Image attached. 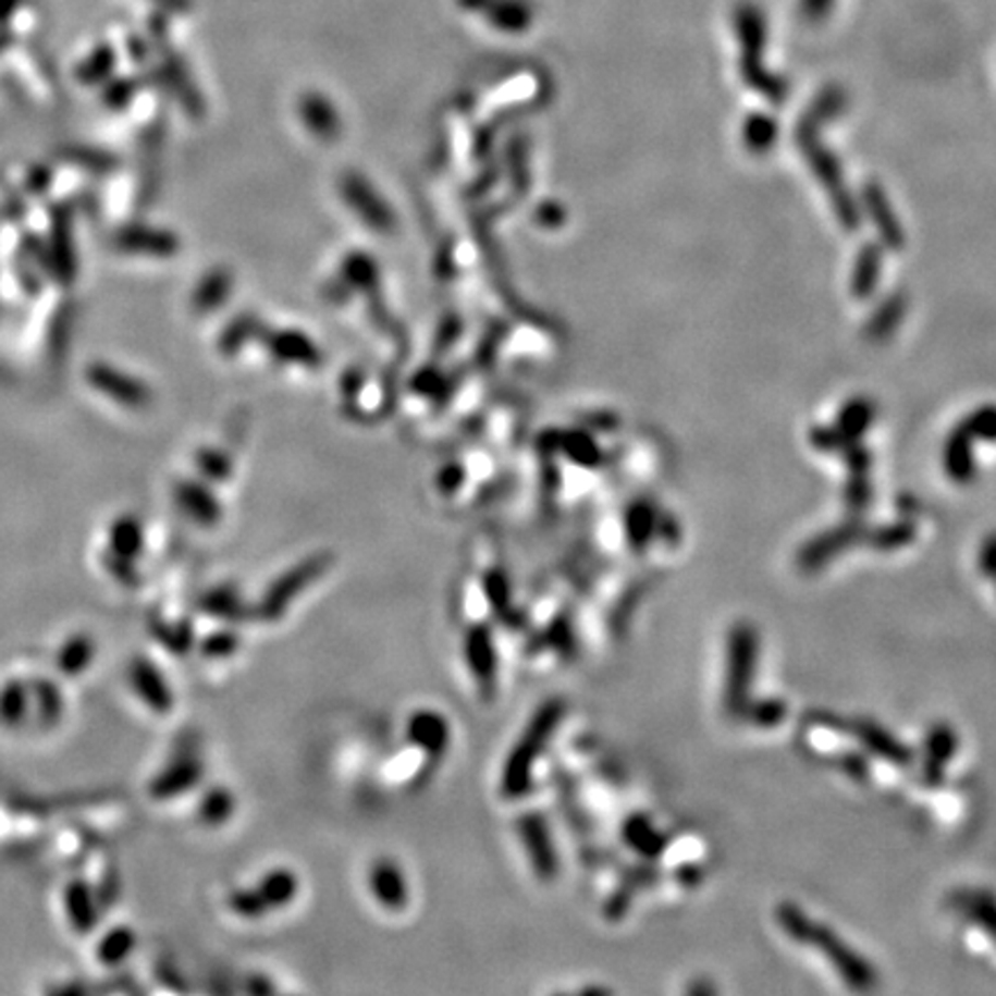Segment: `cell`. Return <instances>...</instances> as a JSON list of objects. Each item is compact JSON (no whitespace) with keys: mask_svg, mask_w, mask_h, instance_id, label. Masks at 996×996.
<instances>
[{"mask_svg":"<svg viewBox=\"0 0 996 996\" xmlns=\"http://www.w3.org/2000/svg\"><path fill=\"white\" fill-rule=\"evenodd\" d=\"M406 736L408 743L416 746L429 759L445 757L453 740L451 722L434 709H420L411 713L406 722Z\"/></svg>","mask_w":996,"mask_h":996,"instance_id":"obj_10","label":"cell"},{"mask_svg":"<svg viewBox=\"0 0 996 996\" xmlns=\"http://www.w3.org/2000/svg\"><path fill=\"white\" fill-rule=\"evenodd\" d=\"M979 563H981V570L985 577L996 579V533H989L985 538V542L981 546Z\"/></svg>","mask_w":996,"mask_h":996,"instance_id":"obj_39","label":"cell"},{"mask_svg":"<svg viewBox=\"0 0 996 996\" xmlns=\"http://www.w3.org/2000/svg\"><path fill=\"white\" fill-rule=\"evenodd\" d=\"M550 643H552V649H558L565 655H570L575 651V632H573L570 623L565 616L556 618L552 623V639H550Z\"/></svg>","mask_w":996,"mask_h":996,"instance_id":"obj_36","label":"cell"},{"mask_svg":"<svg viewBox=\"0 0 996 996\" xmlns=\"http://www.w3.org/2000/svg\"><path fill=\"white\" fill-rule=\"evenodd\" d=\"M876 416V408L870 399L865 397H853L849 399L843 411L837 416V429L851 441H861V436L872 427Z\"/></svg>","mask_w":996,"mask_h":996,"instance_id":"obj_22","label":"cell"},{"mask_svg":"<svg viewBox=\"0 0 996 996\" xmlns=\"http://www.w3.org/2000/svg\"><path fill=\"white\" fill-rule=\"evenodd\" d=\"M367 884L374 895V900L385 911L399 913L408 907V882L393 858H377L372 868H369Z\"/></svg>","mask_w":996,"mask_h":996,"instance_id":"obj_12","label":"cell"},{"mask_svg":"<svg viewBox=\"0 0 996 996\" xmlns=\"http://www.w3.org/2000/svg\"><path fill=\"white\" fill-rule=\"evenodd\" d=\"M845 501L847 507L853 513H861L872 501V487L868 476H851L845 487Z\"/></svg>","mask_w":996,"mask_h":996,"instance_id":"obj_34","label":"cell"},{"mask_svg":"<svg viewBox=\"0 0 996 996\" xmlns=\"http://www.w3.org/2000/svg\"><path fill=\"white\" fill-rule=\"evenodd\" d=\"M863 206H865L868 214L872 218V222H874V226L878 231V236H882V243L888 249H902L907 245V236H905L900 222H897V214L893 212V208L888 204L884 187L878 185L876 181H868L865 183V187H863Z\"/></svg>","mask_w":996,"mask_h":996,"instance_id":"obj_14","label":"cell"},{"mask_svg":"<svg viewBox=\"0 0 996 996\" xmlns=\"http://www.w3.org/2000/svg\"><path fill=\"white\" fill-rule=\"evenodd\" d=\"M839 455L845 457V464L851 476H868L870 464H872V455L868 447H863L858 441H851Z\"/></svg>","mask_w":996,"mask_h":996,"instance_id":"obj_35","label":"cell"},{"mask_svg":"<svg viewBox=\"0 0 996 996\" xmlns=\"http://www.w3.org/2000/svg\"><path fill=\"white\" fill-rule=\"evenodd\" d=\"M657 511L649 501H637L625 513V540L632 546V552L649 550L657 533Z\"/></svg>","mask_w":996,"mask_h":996,"instance_id":"obj_18","label":"cell"},{"mask_svg":"<svg viewBox=\"0 0 996 996\" xmlns=\"http://www.w3.org/2000/svg\"><path fill=\"white\" fill-rule=\"evenodd\" d=\"M701 876H704V872H701L697 865H686L683 870H678V878H680V882H686L688 886L699 884Z\"/></svg>","mask_w":996,"mask_h":996,"instance_id":"obj_41","label":"cell"},{"mask_svg":"<svg viewBox=\"0 0 996 996\" xmlns=\"http://www.w3.org/2000/svg\"><path fill=\"white\" fill-rule=\"evenodd\" d=\"M806 944L814 946L819 952H822L833 964V969L839 973V979H843L851 989L870 992L876 987L878 975H876L874 967L865 960L861 952H856L833 927H826L822 923L812 921Z\"/></svg>","mask_w":996,"mask_h":996,"instance_id":"obj_4","label":"cell"},{"mask_svg":"<svg viewBox=\"0 0 996 996\" xmlns=\"http://www.w3.org/2000/svg\"><path fill=\"white\" fill-rule=\"evenodd\" d=\"M236 647H238V637L236 635H233V632H218V635H212L206 641V653L214 655V657H224V655H231L233 651H236Z\"/></svg>","mask_w":996,"mask_h":996,"instance_id":"obj_38","label":"cell"},{"mask_svg":"<svg viewBox=\"0 0 996 996\" xmlns=\"http://www.w3.org/2000/svg\"><path fill=\"white\" fill-rule=\"evenodd\" d=\"M519 837L536 876L542 878V882H552V878H556L558 856L550 826H546L544 819L540 814H524L519 819Z\"/></svg>","mask_w":996,"mask_h":996,"instance_id":"obj_9","label":"cell"},{"mask_svg":"<svg viewBox=\"0 0 996 996\" xmlns=\"http://www.w3.org/2000/svg\"><path fill=\"white\" fill-rule=\"evenodd\" d=\"M199 773H201V766L197 764V761H185V764L175 766L171 771V775L162 777L158 791H162V796H175V791L189 789L194 783H197Z\"/></svg>","mask_w":996,"mask_h":996,"instance_id":"obj_31","label":"cell"},{"mask_svg":"<svg viewBox=\"0 0 996 996\" xmlns=\"http://www.w3.org/2000/svg\"><path fill=\"white\" fill-rule=\"evenodd\" d=\"M206 607L210 614L214 616H220V618H226V620H238L245 616V604H243V598L233 591V589H214L208 600H206Z\"/></svg>","mask_w":996,"mask_h":996,"instance_id":"obj_28","label":"cell"},{"mask_svg":"<svg viewBox=\"0 0 996 996\" xmlns=\"http://www.w3.org/2000/svg\"><path fill=\"white\" fill-rule=\"evenodd\" d=\"M229 907L231 911L245 918V921H257V918L266 915L268 913V907L266 902L261 900V895L257 890V886L254 888H236L231 895H229Z\"/></svg>","mask_w":996,"mask_h":996,"instance_id":"obj_29","label":"cell"},{"mask_svg":"<svg viewBox=\"0 0 996 996\" xmlns=\"http://www.w3.org/2000/svg\"><path fill=\"white\" fill-rule=\"evenodd\" d=\"M819 127H822V123H816L812 115L806 113L803 121L798 123L796 142H798L800 150H803L806 160L810 162V169L814 171L816 179L822 181V185L833 197V210L837 214L839 224H843L847 231H856L858 226H861V210H858V204L853 201L849 189L845 187L843 169H839L837 158L828 148H824L822 139H819Z\"/></svg>","mask_w":996,"mask_h":996,"instance_id":"obj_2","label":"cell"},{"mask_svg":"<svg viewBox=\"0 0 996 996\" xmlns=\"http://www.w3.org/2000/svg\"><path fill=\"white\" fill-rule=\"evenodd\" d=\"M915 540V526L909 521H897L888 526H878V529H870L865 544H870L872 550L878 552H893V550H902V546H909Z\"/></svg>","mask_w":996,"mask_h":996,"instance_id":"obj_23","label":"cell"},{"mask_svg":"<svg viewBox=\"0 0 996 996\" xmlns=\"http://www.w3.org/2000/svg\"><path fill=\"white\" fill-rule=\"evenodd\" d=\"M787 704L783 699H777V697H768V699H759V701H748V706L743 711V720H748L750 725L754 727H761V729H771V727H777V725H783L785 717H787Z\"/></svg>","mask_w":996,"mask_h":996,"instance_id":"obj_24","label":"cell"},{"mask_svg":"<svg viewBox=\"0 0 996 996\" xmlns=\"http://www.w3.org/2000/svg\"><path fill=\"white\" fill-rule=\"evenodd\" d=\"M662 540H667L669 544H678L680 540V526L672 515H657V533Z\"/></svg>","mask_w":996,"mask_h":996,"instance_id":"obj_40","label":"cell"},{"mask_svg":"<svg viewBox=\"0 0 996 996\" xmlns=\"http://www.w3.org/2000/svg\"><path fill=\"white\" fill-rule=\"evenodd\" d=\"M743 139L750 152L764 155L773 148L777 139V123L766 113H752L743 127Z\"/></svg>","mask_w":996,"mask_h":996,"instance_id":"obj_25","label":"cell"},{"mask_svg":"<svg viewBox=\"0 0 996 996\" xmlns=\"http://www.w3.org/2000/svg\"><path fill=\"white\" fill-rule=\"evenodd\" d=\"M868 531L870 529L861 519H851V521L835 526V529H831L822 536L808 540L798 552V558H796L798 568L803 573H816L819 568H824L828 561L843 554L845 550H851V546H856V544H863L868 538Z\"/></svg>","mask_w":996,"mask_h":996,"instance_id":"obj_6","label":"cell"},{"mask_svg":"<svg viewBox=\"0 0 996 996\" xmlns=\"http://www.w3.org/2000/svg\"><path fill=\"white\" fill-rule=\"evenodd\" d=\"M257 890H259L261 900L266 902V907L270 911V909L288 907L298 897L300 886H298V876L296 874H293L286 868H278V870L266 872L259 878Z\"/></svg>","mask_w":996,"mask_h":996,"instance_id":"obj_19","label":"cell"},{"mask_svg":"<svg viewBox=\"0 0 996 996\" xmlns=\"http://www.w3.org/2000/svg\"><path fill=\"white\" fill-rule=\"evenodd\" d=\"M971 436L962 425H957L944 447V468L952 482L969 484L975 478V462H973V447Z\"/></svg>","mask_w":996,"mask_h":996,"instance_id":"obj_15","label":"cell"},{"mask_svg":"<svg viewBox=\"0 0 996 996\" xmlns=\"http://www.w3.org/2000/svg\"><path fill=\"white\" fill-rule=\"evenodd\" d=\"M565 711H568L565 699H561V697L546 699L544 704L533 713L529 725L524 727L519 740L513 746L511 754H507L505 764H503L501 794L505 798L515 800V798L529 794L531 783H533V768L538 764V759L542 757V752L546 750V746H550V738L561 727Z\"/></svg>","mask_w":996,"mask_h":996,"instance_id":"obj_1","label":"cell"},{"mask_svg":"<svg viewBox=\"0 0 996 996\" xmlns=\"http://www.w3.org/2000/svg\"><path fill=\"white\" fill-rule=\"evenodd\" d=\"M948 907L962 911L975 925H981L996 942V897L987 890H955Z\"/></svg>","mask_w":996,"mask_h":996,"instance_id":"obj_16","label":"cell"},{"mask_svg":"<svg viewBox=\"0 0 996 996\" xmlns=\"http://www.w3.org/2000/svg\"><path fill=\"white\" fill-rule=\"evenodd\" d=\"M960 425L967 429V434L971 439L996 443V406L994 404L975 408V411L971 416H967V420Z\"/></svg>","mask_w":996,"mask_h":996,"instance_id":"obj_30","label":"cell"},{"mask_svg":"<svg viewBox=\"0 0 996 996\" xmlns=\"http://www.w3.org/2000/svg\"><path fill=\"white\" fill-rule=\"evenodd\" d=\"M837 764H839V768H843L849 777L858 779V783H865L868 775H870L868 759H865L863 754H858V752H845V754H839Z\"/></svg>","mask_w":996,"mask_h":996,"instance_id":"obj_37","label":"cell"},{"mask_svg":"<svg viewBox=\"0 0 996 996\" xmlns=\"http://www.w3.org/2000/svg\"><path fill=\"white\" fill-rule=\"evenodd\" d=\"M810 441L812 445L816 447V451H824V453H843L845 447L851 443V439H847L843 432H839L837 427H814L812 429V434H810Z\"/></svg>","mask_w":996,"mask_h":996,"instance_id":"obj_33","label":"cell"},{"mask_svg":"<svg viewBox=\"0 0 996 996\" xmlns=\"http://www.w3.org/2000/svg\"><path fill=\"white\" fill-rule=\"evenodd\" d=\"M233 810H236V800H233L229 789H212V791H208V796L204 798V803H201V816H204V822L210 824V826H218V824L229 822Z\"/></svg>","mask_w":996,"mask_h":996,"instance_id":"obj_27","label":"cell"},{"mask_svg":"<svg viewBox=\"0 0 996 996\" xmlns=\"http://www.w3.org/2000/svg\"><path fill=\"white\" fill-rule=\"evenodd\" d=\"M775 915H777V925L783 927V932L789 936V939H794L796 944H806L812 921L803 909H800L796 902H783L775 909Z\"/></svg>","mask_w":996,"mask_h":996,"instance_id":"obj_26","label":"cell"},{"mask_svg":"<svg viewBox=\"0 0 996 996\" xmlns=\"http://www.w3.org/2000/svg\"><path fill=\"white\" fill-rule=\"evenodd\" d=\"M328 556H311L298 565H293L291 570H286L268 586V591L259 604V616L266 620L282 618L288 610V604L296 600L307 586L315 583L328 570Z\"/></svg>","mask_w":996,"mask_h":996,"instance_id":"obj_5","label":"cell"},{"mask_svg":"<svg viewBox=\"0 0 996 996\" xmlns=\"http://www.w3.org/2000/svg\"><path fill=\"white\" fill-rule=\"evenodd\" d=\"M905 311H907V296L905 293H893L888 300L878 305L874 317L865 325V337L870 342H886L895 332V328L902 323Z\"/></svg>","mask_w":996,"mask_h":996,"instance_id":"obj_21","label":"cell"},{"mask_svg":"<svg viewBox=\"0 0 996 996\" xmlns=\"http://www.w3.org/2000/svg\"><path fill=\"white\" fill-rule=\"evenodd\" d=\"M759 660V632L752 623L738 620L727 639V676H725V711L740 717L750 701L752 678Z\"/></svg>","mask_w":996,"mask_h":996,"instance_id":"obj_3","label":"cell"},{"mask_svg":"<svg viewBox=\"0 0 996 996\" xmlns=\"http://www.w3.org/2000/svg\"><path fill=\"white\" fill-rule=\"evenodd\" d=\"M847 734H853L858 738V743H861L870 754L888 761V764H895V766L913 764V750L907 748L905 743H900V740H897L886 727H882L874 720H868V717L849 720Z\"/></svg>","mask_w":996,"mask_h":996,"instance_id":"obj_11","label":"cell"},{"mask_svg":"<svg viewBox=\"0 0 996 996\" xmlns=\"http://www.w3.org/2000/svg\"><path fill=\"white\" fill-rule=\"evenodd\" d=\"M484 595L490 600L494 612L507 610V604H511V583H507L503 570H490V575L484 577Z\"/></svg>","mask_w":996,"mask_h":996,"instance_id":"obj_32","label":"cell"},{"mask_svg":"<svg viewBox=\"0 0 996 996\" xmlns=\"http://www.w3.org/2000/svg\"><path fill=\"white\" fill-rule=\"evenodd\" d=\"M623 839H625V845H630L639 856L649 858V861L662 856L664 849H667V845H669V837L655 831L651 819L643 814H632L625 819Z\"/></svg>","mask_w":996,"mask_h":996,"instance_id":"obj_17","label":"cell"},{"mask_svg":"<svg viewBox=\"0 0 996 996\" xmlns=\"http://www.w3.org/2000/svg\"><path fill=\"white\" fill-rule=\"evenodd\" d=\"M882 257H884V245L868 243L861 254H858L856 266H853V280H851V291L858 300H868L876 284H878V272H882Z\"/></svg>","mask_w":996,"mask_h":996,"instance_id":"obj_20","label":"cell"},{"mask_svg":"<svg viewBox=\"0 0 996 996\" xmlns=\"http://www.w3.org/2000/svg\"><path fill=\"white\" fill-rule=\"evenodd\" d=\"M740 35H743V63H740V72H743L746 82L766 97L768 102H783L787 97V84L777 76H771L764 67H761V45H764V26H761L759 16H740Z\"/></svg>","mask_w":996,"mask_h":996,"instance_id":"obj_7","label":"cell"},{"mask_svg":"<svg viewBox=\"0 0 996 996\" xmlns=\"http://www.w3.org/2000/svg\"><path fill=\"white\" fill-rule=\"evenodd\" d=\"M957 752V734L948 722H936L925 738V759L921 777L925 787H942L946 768Z\"/></svg>","mask_w":996,"mask_h":996,"instance_id":"obj_13","label":"cell"},{"mask_svg":"<svg viewBox=\"0 0 996 996\" xmlns=\"http://www.w3.org/2000/svg\"><path fill=\"white\" fill-rule=\"evenodd\" d=\"M464 660L466 667L476 678V686L482 692H492L496 688L499 674V653L492 630L484 623H476L464 635Z\"/></svg>","mask_w":996,"mask_h":996,"instance_id":"obj_8","label":"cell"}]
</instances>
